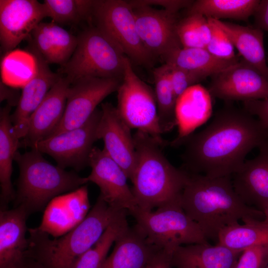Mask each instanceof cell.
I'll list each match as a JSON object with an SVG mask.
<instances>
[{"label": "cell", "mask_w": 268, "mask_h": 268, "mask_svg": "<svg viewBox=\"0 0 268 268\" xmlns=\"http://www.w3.org/2000/svg\"><path fill=\"white\" fill-rule=\"evenodd\" d=\"M211 35L205 49L213 56L221 60L232 61L238 59L235 47L225 33L210 19Z\"/></svg>", "instance_id": "33"}, {"label": "cell", "mask_w": 268, "mask_h": 268, "mask_svg": "<svg viewBox=\"0 0 268 268\" xmlns=\"http://www.w3.org/2000/svg\"><path fill=\"white\" fill-rule=\"evenodd\" d=\"M115 244L113 250L101 268H144L158 250L148 242L135 226L129 227Z\"/></svg>", "instance_id": "23"}, {"label": "cell", "mask_w": 268, "mask_h": 268, "mask_svg": "<svg viewBox=\"0 0 268 268\" xmlns=\"http://www.w3.org/2000/svg\"><path fill=\"white\" fill-rule=\"evenodd\" d=\"M28 50L35 61V73L22 88L16 108L11 115L14 131L20 139L27 133L30 117L61 76L50 69L48 64L31 44Z\"/></svg>", "instance_id": "17"}, {"label": "cell", "mask_w": 268, "mask_h": 268, "mask_svg": "<svg viewBox=\"0 0 268 268\" xmlns=\"http://www.w3.org/2000/svg\"><path fill=\"white\" fill-rule=\"evenodd\" d=\"M181 205L206 238L217 240L223 228L239 220H263V211L246 204L235 192L231 176L210 178L189 173Z\"/></svg>", "instance_id": "2"}, {"label": "cell", "mask_w": 268, "mask_h": 268, "mask_svg": "<svg viewBox=\"0 0 268 268\" xmlns=\"http://www.w3.org/2000/svg\"><path fill=\"white\" fill-rule=\"evenodd\" d=\"M88 165L91 171L87 179L99 188V196L108 205L129 212L137 206L132 190L127 183V175L103 149L93 147Z\"/></svg>", "instance_id": "14"}, {"label": "cell", "mask_w": 268, "mask_h": 268, "mask_svg": "<svg viewBox=\"0 0 268 268\" xmlns=\"http://www.w3.org/2000/svg\"><path fill=\"white\" fill-rule=\"evenodd\" d=\"M243 103V108L256 117L264 128L268 129V98Z\"/></svg>", "instance_id": "37"}, {"label": "cell", "mask_w": 268, "mask_h": 268, "mask_svg": "<svg viewBox=\"0 0 268 268\" xmlns=\"http://www.w3.org/2000/svg\"><path fill=\"white\" fill-rule=\"evenodd\" d=\"M194 0H129L132 6L159 5L163 9L178 13L179 10L189 8Z\"/></svg>", "instance_id": "36"}, {"label": "cell", "mask_w": 268, "mask_h": 268, "mask_svg": "<svg viewBox=\"0 0 268 268\" xmlns=\"http://www.w3.org/2000/svg\"></svg>", "instance_id": "44"}, {"label": "cell", "mask_w": 268, "mask_h": 268, "mask_svg": "<svg viewBox=\"0 0 268 268\" xmlns=\"http://www.w3.org/2000/svg\"><path fill=\"white\" fill-rule=\"evenodd\" d=\"M11 107L6 105L0 111V208L15 199V192L11 182L12 162L21 147L20 139L14 131L10 114Z\"/></svg>", "instance_id": "25"}, {"label": "cell", "mask_w": 268, "mask_h": 268, "mask_svg": "<svg viewBox=\"0 0 268 268\" xmlns=\"http://www.w3.org/2000/svg\"><path fill=\"white\" fill-rule=\"evenodd\" d=\"M260 210L263 211L264 214V222L268 225V200L265 201L262 203Z\"/></svg>", "instance_id": "41"}, {"label": "cell", "mask_w": 268, "mask_h": 268, "mask_svg": "<svg viewBox=\"0 0 268 268\" xmlns=\"http://www.w3.org/2000/svg\"><path fill=\"white\" fill-rule=\"evenodd\" d=\"M24 268H44L43 266H42L38 262L35 261L34 260L30 258L28 262L25 266Z\"/></svg>", "instance_id": "42"}, {"label": "cell", "mask_w": 268, "mask_h": 268, "mask_svg": "<svg viewBox=\"0 0 268 268\" xmlns=\"http://www.w3.org/2000/svg\"><path fill=\"white\" fill-rule=\"evenodd\" d=\"M210 19L227 35L242 57V59L268 79V66L266 60L263 31L256 26H246Z\"/></svg>", "instance_id": "24"}, {"label": "cell", "mask_w": 268, "mask_h": 268, "mask_svg": "<svg viewBox=\"0 0 268 268\" xmlns=\"http://www.w3.org/2000/svg\"><path fill=\"white\" fill-rule=\"evenodd\" d=\"M30 44L49 64L64 66L73 54L77 37L53 22H40L30 34Z\"/></svg>", "instance_id": "21"}, {"label": "cell", "mask_w": 268, "mask_h": 268, "mask_svg": "<svg viewBox=\"0 0 268 268\" xmlns=\"http://www.w3.org/2000/svg\"><path fill=\"white\" fill-rule=\"evenodd\" d=\"M122 80L117 78L85 77L70 84L63 117L50 136L83 125L99 103L109 95L117 91Z\"/></svg>", "instance_id": "11"}, {"label": "cell", "mask_w": 268, "mask_h": 268, "mask_svg": "<svg viewBox=\"0 0 268 268\" xmlns=\"http://www.w3.org/2000/svg\"><path fill=\"white\" fill-rule=\"evenodd\" d=\"M129 227L126 215L113 223L95 244L78 258L72 268H101L113 244Z\"/></svg>", "instance_id": "31"}, {"label": "cell", "mask_w": 268, "mask_h": 268, "mask_svg": "<svg viewBox=\"0 0 268 268\" xmlns=\"http://www.w3.org/2000/svg\"><path fill=\"white\" fill-rule=\"evenodd\" d=\"M94 0H45L46 17L61 24L91 20Z\"/></svg>", "instance_id": "30"}, {"label": "cell", "mask_w": 268, "mask_h": 268, "mask_svg": "<svg viewBox=\"0 0 268 268\" xmlns=\"http://www.w3.org/2000/svg\"><path fill=\"white\" fill-rule=\"evenodd\" d=\"M260 0H197L188 8L187 13H198L207 18L221 20H247L254 15Z\"/></svg>", "instance_id": "28"}, {"label": "cell", "mask_w": 268, "mask_h": 268, "mask_svg": "<svg viewBox=\"0 0 268 268\" xmlns=\"http://www.w3.org/2000/svg\"><path fill=\"white\" fill-rule=\"evenodd\" d=\"M29 216L21 206L0 211V268H24L30 259L26 237Z\"/></svg>", "instance_id": "18"}, {"label": "cell", "mask_w": 268, "mask_h": 268, "mask_svg": "<svg viewBox=\"0 0 268 268\" xmlns=\"http://www.w3.org/2000/svg\"><path fill=\"white\" fill-rule=\"evenodd\" d=\"M255 158L246 160L232 176L234 189L247 205L260 210L268 200V140Z\"/></svg>", "instance_id": "20"}, {"label": "cell", "mask_w": 268, "mask_h": 268, "mask_svg": "<svg viewBox=\"0 0 268 268\" xmlns=\"http://www.w3.org/2000/svg\"><path fill=\"white\" fill-rule=\"evenodd\" d=\"M268 129L244 108L227 102L202 130L185 135L183 169L210 178L232 176L268 139Z\"/></svg>", "instance_id": "1"}, {"label": "cell", "mask_w": 268, "mask_h": 268, "mask_svg": "<svg viewBox=\"0 0 268 268\" xmlns=\"http://www.w3.org/2000/svg\"><path fill=\"white\" fill-rule=\"evenodd\" d=\"M129 213L136 220L135 227L158 250L173 255L182 246L209 244L199 226L185 213L181 204L154 211L136 206Z\"/></svg>", "instance_id": "7"}, {"label": "cell", "mask_w": 268, "mask_h": 268, "mask_svg": "<svg viewBox=\"0 0 268 268\" xmlns=\"http://www.w3.org/2000/svg\"><path fill=\"white\" fill-rule=\"evenodd\" d=\"M253 16L256 27L268 32V0H260Z\"/></svg>", "instance_id": "39"}, {"label": "cell", "mask_w": 268, "mask_h": 268, "mask_svg": "<svg viewBox=\"0 0 268 268\" xmlns=\"http://www.w3.org/2000/svg\"><path fill=\"white\" fill-rule=\"evenodd\" d=\"M70 85L61 75L30 117L27 133L20 142L21 147L33 149L52 134L63 117Z\"/></svg>", "instance_id": "19"}, {"label": "cell", "mask_w": 268, "mask_h": 268, "mask_svg": "<svg viewBox=\"0 0 268 268\" xmlns=\"http://www.w3.org/2000/svg\"><path fill=\"white\" fill-rule=\"evenodd\" d=\"M132 6L139 37L154 57L164 59L172 51L182 47L177 33L178 13L147 5Z\"/></svg>", "instance_id": "13"}, {"label": "cell", "mask_w": 268, "mask_h": 268, "mask_svg": "<svg viewBox=\"0 0 268 268\" xmlns=\"http://www.w3.org/2000/svg\"><path fill=\"white\" fill-rule=\"evenodd\" d=\"M211 77L208 93L227 102L268 98V79L242 59Z\"/></svg>", "instance_id": "12"}, {"label": "cell", "mask_w": 268, "mask_h": 268, "mask_svg": "<svg viewBox=\"0 0 268 268\" xmlns=\"http://www.w3.org/2000/svg\"><path fill=\"white\" fill-rule=\"evenodd\" d=\"M77 38L75 50L59 74L70 84L85 77L123 78L127 57L108 36L95 26Z\"/></svg>", "instance_id": "6"}, {"label": "cell", "mask_w": 268, "mask_h": 268, "mask_svg": "<svg viewBox=\"0 0 268 268\" xmlns=\"http://www.w3.org/2000/svg\"><path fill=\"white\" fill-rule=\"evenodd\" d=\"M101 109H97L81 126L50 136L40 141L33 149L51 156L57 165L76 171L88 165L93 144L98 140L97 130L101 117Z\"/></svg>", "instance_id": "10"}, {"label": "cell", "mask_w": 268, "mask_h": 268, "mask_svg": "<svg viewBox=\"0 0 268 268\" xmlns=\"http://www.w3.org/2000/svg\"><path fill=\"white\" fill-rule=\"evenodd\" d=\"M0 101H7V105L10 107L17 105L21 94L17 90L11 88L2 81L0 82Z\"/></svg>", "instance_id": "40"}, {"label": "cell", "mask_w": 268, "mask_h": 268, "mask_svg": "<svg viewBox=\"0 0 268 268\" xmlns=\"http://www.w3.org/2000/svg\"><path fill=\"white\" fill-rule=\"evenodd\" d=\"M268 265V244L243 251L234 268H266Z\"/></svg>", "instance_id": "35"}, {"label": "cell", "mask_w": 268, "mask_h": 268, "mask_svg": "<svg viewBox=\"0 0 268 268\" xmlns=\"http://www.w3.org/2000/svg\"><path fill=\"white\" fill-rule=\"evenodd\" d=\"M116 108L132 129L146 133L163 144L154 91L134 72L132 63L125 60L122 82L117 90Z\"/></svg>", "instance_id": "9"}, {"label": "cell", "mask_w": 268, "mask_h": 268, "mask_svg": "<svg viewBox=\"0 0 268 268\" xmlns=\"http://www.w3.org/2000/svg\"><path fill=\"white\" fill-rule=\"evenodd\" d=\"M220 231L217 244L242 252L256 246L268 244V225L264 220L248 219Z\"/></svg>", "instance_id": "27"}, {"label": "cell", "mask_w": 268, "mask_h": 268, "mask_svg": "<svg viewBox=\"0 0 268 268\" xmlns=\"http://www.w3.org/2000/svg\"><path fill=\"white\" fill-rule=\"evenodd\" d=\"M163 60L165 64L199 73L205 76L212 75L239 61L221 60L213 56L205 48H180L169 54Z\"/></svg>", "instance_id": "26"}, {"label": "cell", "mask_w": 268, "mask_h": 268, "mask_svg": "<svg viewBox=\"0 0 268 268\" xmlns=\"http://www.w3.org/2000/svg\"><path fill=\"white\" fill-rule=\"evenodd\" d=\"M101 111L97 130V138L103 140V149L131 180L136 163L135 147L131 129L111 103H102Z\"/></svg>", "instance_id": "15"}, {"label": "cell", "mask_w": 268, "mask_h": 268, "mask_svg": "<svg viewBox=\"0 0 268 268\" xmlns=\"http://www.w3.org/2000/svg\"><path fill=\"white\" fill-rule=\"evenodd\" d=\"M136 163L131 180L137 207L152 210L181 204L189 173L174 166L160 148L164 144L148 134H134Z\"/></svg>", "instance_id": "3"}, {"label": "cell", "mask_w": 268, "mask_h": 268, "mask_svg": "<svg viewBox=\"0 0 268 268\" xmlns=\"http://www.w3.org/2000/svg\"><path fill=\"white\" fill-rule=\"evenodd\" d=\"M172 256L164 250H158L151 256L144 268H171Z\"/></svg>", "instance_id": "38"}, {"label": "cell", "mask_w": 268, "mask_h": 268, "mask_svg": "<svg viewBox=\"0 0 268 268\" xmlns=\"http://www.w3.org/2000/svg\"><path fill=\"white\" fill-rule=\"evenodd\" d=\"M241 253L219 244L184 245L173 253L172 264L177 268H234Z\"/></svg>", "instance_id": "22"}, {"label": "cell", "mask_w": 268, "mask_h": 268, "mask_svg": "<svg viewBox=\"0 0 268 268\" xmlns=\"http://www.w3.org/2000/svg\"><path fill=\"white\" fill-rule=\"evenodd\" d=\"M266 268H268V265H267Z\"/></svg>", "instance_id": "43"}, {"label": "cell", "mask_w": 268, "mask_h": 268, "mask_svg": "<svg viewBox=\"0 0 268 268\" xmlns=\"http://www.w3.org/2000/svg\"><path fill=\"white\" fill-rule=\"evenodd\" d=\"M177 33L182 47L205 48L211 38V25L202 15L187 13L179 19Z\"/></svg>", "instance_id": "32"}, {"label": "cell", "mask_w": 268, "mask_h": 268, "mask_svg": "<svg viewBox=\"0 0 268 268\" xmlns=\"http://www.w3.org/2000/svg\"><path fill=\"white\" fill-rule=\"evenodd\" d=\"M46 17L43 3L36 0H0V41L5 53L28 37Z\"/></svg>", "instance_id": "16"}, {"label": "cell", "mask_w": 268, "mask_h": 268, "mask_svg": "<svg viewBox=\"0 0 268 268\" xmlns=\"http://www.w3.org/2000/svg\"><path fill=\"white\" fill-rule=\"evenodd\" d=\"M153 75L159 122L164 133L171 130L178 123L176 112L177 99L171 83L168 65L165 64L154 68Z\"/></svg>", "instance_id": "29"}, {"label": "cell", "mask_w": 268, "mask_h": 268, "mask_svg": "<svg viewBox=\"0 0 268 268\" xmlns=\"http://www.w3.org/2000/svg\"><path fill=\"white\" fill-rule=\"evenodd\" d=\"M92 19L130 61L150 67L154 57L147 50L137 31L133 8L129 0H94Z\"/></svg>", "instance_id": "8"}, {"label": "cell", "mask_w": 268, "mask_h": 268, "mask_svg": "<svg viewBox=\"0 0 268 268\" xmlns=\"http://www.w3.org/2000/svg\"><path fill=\"white\" fill-rule=\"evenodd\" d=\"M168 66L171 83L177 100L188 89L206 78L199 73L174 66Z\"/></svg>", "instance_id": "34"}, {"label": "cell", "mask_w": 268, "mask_h": 268, "mask_svg": "<svg viewBox=\"0 0 268 268\" xmlns=\"http://www.w3.org/2000/svg\"><path fill=\"white\" fill-rule=\"evenodd\" d=\"M14 161L19 170L15 206L23 207L29 215L42 211L55 198L88 182L86 177L51 164L36 149L23 153L17 151Z\"/></svg>", "instance_id": "5"}, {"label": "cell", "mask_w": 268, "mask_h": 268, "mask_svg": "<svg viewBox=\"0 0 268 268\" xmlns=\"http://www.w3.org/2000/svg\"><path fill=\"white\" fill-rule=\"evenodd\" d=\"M127 212L110 206L99 196L85 217L60 238L52 239L38 227L28 229L30 257L44 268H72L106 229Z\"/></svg>", "instance_id": "4"}]
</instances>
